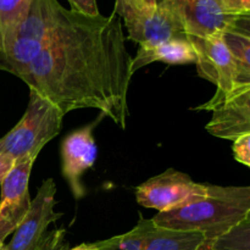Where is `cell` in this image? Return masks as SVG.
<instances>
[{
    "instance_id": "obj_1",
    "label": "cell",
    "mask_w": 250,
    "mask_h": 250,
    "mask_svg": "<svg viewBox=\"0 0 250 250\" xmlns=\"http://www.w3.org/2000/svg\"><path fill=\"white\" fill-rule=\"evenodd\" d=\"M131 62L116 12L88 16L62 6L50 41L22 81L63 115L97 109L125 129Z\"/></svg>"
},
{
    "instance_id": "obj_2",
    "label": "cell",
    "mask_w": 250,
    "mask_h": 250,
    "mask_svg": "<svg viewBox=\"0 0 250 250\" xmlns=\"http://www.w3.org/2000/svg\"><path fill=\"white\" fill-rule=\"evenodd\" d=\"M250 215L249 186L208 185L207 195L176 209L158 212L154 224L177 231L198 232L212 241Z\"/></svg>"
},
{
    "instance_id": "obj_3",
    "label": "cell",
    "mask_w": 250,
    "mask_h": 250,
    "mask_svg": "<svg viewBox=\"0 0 250 250\" xmlns=\"http://www.w3.org/2000/svg\"><path fill=\"white\" fill-rule=\"evenodd\" d=\"M63 117L62 111L50 100L29 89L23 116L0 138V154L11 156L16 164L36 160L42 149L60 133Z\"/></svg>"
},
{
    "instance_id": "obj_4",
    "label": "cell",
    "mask_w": 250,
    "mask_h": 250,
    "mask_svg": "<svg viewBox=\"0 0 250 250\" xmlns=\"http://www.w3.org/2000/svg\"><path fill=\"white\" fill-rule=\"evenodd\" d=\"M62 5L59 0H33L11 43L0 50V70L22 80L49 43Z\"/></svg>"
},
{
    "instance_id": "obj_5",
    "label": "cell",
    "mask_w": 250,
    "mask_h": 250,
    "mask_svg": "<svg viewBox=\"0 0 250 250\" xmlns=\"http://www.w3.org/2000/svg\"><path fill=\"white\" fill-rule=\"evenodd\" d=\"M114 12L124 20L128 38L139 46H151L173 39L189 41L180 16L167 5L150 7L133 0H116Z\"/></svg>"
},
{
    "instance_id": "obj_6",
    "label": "cell",
    "mask_w": 250,
    "mask_h": 250,
    "mask_svg": "<svg viewBox=\"0 0 250 250\" xmlns=\"http://www.w3.org/2000/svg\"><path fill=\"white\" fill-rule=\"evenodd\" d=\"M222 33L207 38L189 37L197 51V70L202 78L216 85L215 97H224L244 85H250V77L243 75L232 54L225 45Z\"/></svg>"
},
{
    "instance_id": "obj_7",
    "label": "cell",
    "mask_w": 250,
    "mask_h": 250,
    "mask_svg": "<svg viewBox=\"0 0 250 250\" xmlns=\"http://www.w3.org/2000/svg\"><path fill=\"white\" fill-rule=\"evenodd\" d=\"M208 185L198 183L187 173L168 168L136 188L139 205L159 212L176 209L207 195Z\"/></svg>"
},
{
    "instance_id": "obj_8",
    "label": "cell",
    "mask_w": 250,
    "mask_h": 250,
    "mask_svg": "<svg viewBox=\"0 0 250 250\" xmlns=\"http://www.w3.org/2000/svg\"><path fill=\"white\" fill-rule=\"evenodd\" d=\"M193 110L211 111L205 129L216 138L232 141L250 133V85L224 97H212Z\"/></svg>"
},
{
    "instance_id": "obj_9",
    "label": "cell",
    "mask_w": 250,
    "mask_h": 250,
    "mask_svg": "<svg viewBox=\"0 0 250 250\" xmlns=\"http://www.w3.org/2000/svg\"><path fill=\"white\" fill-rule=\"evenodd\" d=\"M56 185L53 178L42 183L31 208L21 224L12 233L11 241L5 244L6 250H34L48 232L49 225L58 221L62 214L55 211Z\"/></svg>"
},
{
    "instance_id": "obj_10",
    "label": "cell",
    "mask_w": 250,
    "mask_h": 250,
    "mask_svg": "<svg viewBox=\"0 0 250 250\" xmlns=\"http://www.w3.org/2000/svg\"><path fill=\"white\" fill-rule=\"evenodd\" d=\"M34 161L29 159L16 164L0 183V243L14 233L31 208L28 186Z\"/></svg>"
},
{
    "instance_id": "obj_11",
    "label": "cell",
    "mask_w": 250,
    "mask_h": 250,
    "mask_svg": "<svg viewBox=\"0 0 250 250\" xmlns=\"http://www.w3.org/2000/svg\"><path fill=\"white\" fill-rule=\"evenodd\" d=\"M94 125L83 126L71 132L61 146V170L75 199L84 197L82 176L93 167L97 159V143L93 137Z\"/></svg>"
},
{
    "instance_id": "obj_12",
    "label": "cell",
    "mask_w": 250,
    "mask_h": 250,
    "mask_svg": "<svg viewBox=\"0 0 250 250\" xmlns=\"http://www.w3.org/2000/svg\"><path fill=\"white\" fill-rule=\"evenodd\" d=\"M164 5L175 10L188 36L197 38L222 33L241 17L227 14L221 0H178Z\"/></svg>"
},
{
    "instance_id": "obj_13",
    "label": "cell",
    "mask_w": 250,
    "mask_h": 250,
    "mask_svg": "<svg viewBox=\"0 0 250 250\" xmlns=\"http://www.w3.org/2000/svg\"><path fill=\"white\" fill-rule=\"evenodd\" d=\"M156 61L170 63V65L195 63L197 51L190 41H181V39L163 42L151 46H139L137 55L132 59V73Z\"/></svg>"
},
{
    "instance_id": "obj_14",
    "label": "cell",
    "mask_w": 250,
    "mask_h": 250,
    "mask_svg": "<svg viewBox=\"0 0 250 250\" xmlns=\"http://www.w3.org/2000/svg\"><path fill=\"white\" fill-rule=\"evenodd\" d=\"M204 241L202 233L165 229L146 219L143 250H199Z\"/></svg>"
},
{
    "instance_id": "obj_15",
    "label": "cell",
    "mask_w": 250,
    "mask_h": 250,
    "mask_svg": "<svg viewBox=\"0 0 250 250\" xmlns=\"http://www.w3.org/2000/svg\"><path fill=\"white\" fill-rule=\"evenodd\" d=\"M221 36L243 75L250 77V16L239 17Z\"/></svg>"
},
{
    "instance_id": "obj_16",
    "label": "cell",
    "mask_w": 250,
    "mask_h": 250,
    "mask_svg": "<svg viewBox=\"0 0 250 250\" xmlns=\"http://www.w3.org/2000/svg\"><path fill=\"white\" fill-rule=\"evenodd\" d=\"M33 0H0V50L11 43Z\"/></svg>"
},
{
    "instance_id": "obj_17",
    "label": "cell",
    "mask_w": 250,
    "mask_h": 250,
    "mask_svg": "<svg viewBox=\"0 0 250 250\" xmlns=\"http://www.w3.org/2000/svg\"><path fill=\"white\" fill-rule=\"evenodd\" d=\"M199 250H250V215Z\"/></svg>"
},
{
    "instance_id": "obj_18",
    "label": "cell",
    "mask_w": 250,
    "mask_h": 250,
    "mask_svg": "<svg viewBox=\"0 0 250 250\" xmlns=\"http://www.w3.org/2000/svg\"><path fill=\"white\" fill-rule=\"evenodd\" d=\"M144 229L146 219L141 216L136 227L127 233L111 237L105 241L95 242L94 244L98 250H143Z\"/></svg>"
},
{
    "instance_id": "obj_19",
    "label": "cell",
    "mask_w": 250,
    "mask_h": 250,
    "mask_svg": "<svg viewBox=\"0 0 250 250\" xmlns=\"http://www.w3.org/2000/svg\"><path fill=\"white\" fill-rule=\"evenodd\" d=\"M65 229H55L46 232L34 250H68Z\"/></svg>"
},
{
    "instance_id": "obj_20",
    "label": "cell",
    "mask_w": 250,
    "mask_h": 250,
    "mask_svg": "<svg viewBox=\"0 0 250 250\" xmlns=\"http://www.w3.org/2000/svg\"><path fill=\"white\" fill-rule=\"evenodd\" d=\"M233 150L234 159L242 165L249 167L250 166V133L243 134L233 141Z\"/></svg>"
},
{
    "instance_id": "obj_21",
    "label": "cell",
    "mask_w": 250,
    "mask_h": 250,
    "mask_svg": "<svg viewBox=\"0 0 250 250\" xmlns=\"http://www.w3.org/2000/svg\"><path fill=\"white\" fill-rule=\"evenodd\" d=\"M227 14L232 16H250V0H221Z\"/></svg>"
},
{
    "instance_id": "obj_22",
    "label": "cell",
    "mask_w": 250,
    "mask_h": 250,
    "mask_svg": "<svg viewBox=\"0 0 250 250\" xmlns=\"http://www.w3.org/2000/svg\"><path fill=\"white\" fill-rule=\"evenodd\" d=\"M70 4L71 10L80 14L88 15V16H98L99 9H98L97 0H67Z\"/></svg>"
},
{
    "instance_id": "obj_23",
    "label": "cell",
    "mask_w": 250,
    "mask_h": 250,
    "mask_svg": "<svg viewBox=\"0 0 250 250\" xmlns=\"http://www.w3.org/2000/svg\"><path fill=\"white\" fill-rule=\"evenodd\" d=\"M15 165H16V161L11 156L6 155V154H0V183L9 175Z\"/></svg>"
},
{
    "instance_id": "obj_24",
    "label": "cell",
    "mask_w": 250,
    "mask_h": 250,
    "mask_svg": "<svg viewBox=\"0 0 250 250\" xmlns=\"http://www.w3.org/2000/svg\"><path fill=\"white\" fill-rule=\"evenodd\" d=\"M68 250H98L97 247H95L94 243H82L80 246L75 247L72 249H68Z\"/></svg>"
},
{
    "instance_id": "obj_25",
    "label": "cell",
    "mask_w": 250,
    "mask_h": 250,
    "mask_svg": "<svg viewBox=\"0 0 250 250\" xmlns=\"http://www.w3.org/2000/svg\"><path fill=\"white\" fill-rule=\"evenodd\" d=\"M133 1L139 2V4H142V5H146V6H150V7L158 6V4H156V0H133Z\"/></svg>"
},
{
    "instance_id": "obj_26",
    "label": "cell",
    "mask_w": 250,
    "mask_h": 250,
    "mask_svg": "<svg viewBox=\"0 0 250 250\" xmlns=\"http://www.w3.org/2000/svg\"><path fill=\"white\" fill-rule=\"evenodd\" d=\"M178 0H156V4H172Z\"/></svg>"
},
{
    "instance_id": "obj_27",
    "label": "cell",
    "mask_w": 250,
    "mask_h": 250,
    "mask_svg": "<svg viewBox=\"0 0 250 250\" xmlns=\"http://www.w3.org/2000/svg\"><path fill=\"white\" fill-rule=\"evenodd\" d=\"M0 250H6V249H5V244L4 243H0Z\"/></svg>"
}]
</instances>
